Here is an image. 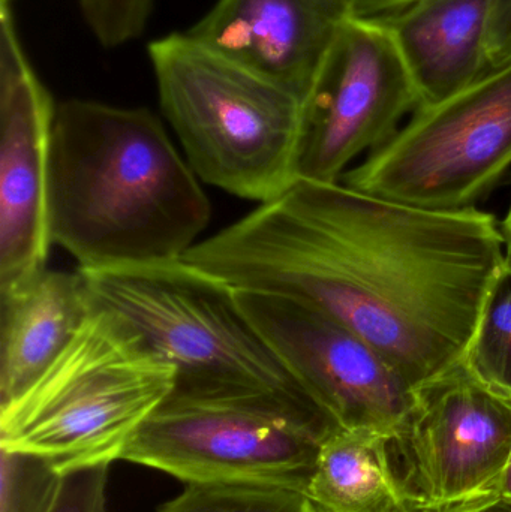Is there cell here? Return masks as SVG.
Here are the masks:
<instances>
[{
    "mask_svg": "<svg viewBox=\"0 0 511 512\" xmlns=\"http://www.w3.org/2000/svg\"><path fill=\"white\" fill-rule=\"evenodd\" d=\"M183 259L234 289L318 307L416 390L464 360L506 249L492 213L420 209L299 179Z\"/></svg>",
    "mask_w": 511,
    "mask_h": 512,
    "instance_id": "obj_1",
    "label": "cell"
},
{
    "mask_svg": "<svg viewBox=\"0 0 511 512\" xmlns=\"http://www.w3.org/2000/svg\"><path fill=\"white\" fill-rule=\"evenodd\" d=\"M50 231L78 270L177 261L210 221L200 179L147 108L56 105Z\"/></svg>",
    "mask_w": 511,
    "mask_h": 512,
    "instance_id": "obj_2",
    "label": "cell"
},
{
    "mask_svg": "<svg viewBox=\"0 0 511 512\" xmlns=\"http://www.w3.org/2000/svg\"><path fill=\"white\" fill-rule=\"evenodd\" d=\"M80 271L93 301L123 316L174 367L171 394L276 403L324 439L342 429L288 370L221 277L183 258Z\"/></svg>",
    "mask_w": 511,
    "mask_h": 512,
    "instance_id": "obj_3",
    "label": "cell"
},
{
    "mask_svg": "<svg viewBox=\"0 0 511 512\" xmlns=\"http://www.w3.org/2000/svg\"><path fill=\"white\" fill-rule=\"evenodd\" d=\"M174 385V367L95 303L39 381L0 409V447L44 457L62 474L111 465Z\"/></svg>",
    "mask_w": 511,
    "mask_h": 512,
    "instance_id": "obj_4",
    "label": "cell"
},
{
    "mask_svg": "<svg viewBox=\"0 0 511 512\" xmlns=\"http://www.w3.org/2000/svg\"><path fill=\"white\" fill-rule=\"evenodd\" d=\"M159 104L198 179L270 203L299 180L303 102L188 33L149 44Z\"/></svg>",
    "mask_w": 511,
    "mask_h": 512,
    "instance_id": "obj_5",
    "label": "cell"
},
{
    "mask_svg": "<svg viewBox=\"0 0 511 512\" xmlns=\"http://www.w3.org/2000/svg\"><path fill=\"white\" fill-rule=\"evenodd\" d=\"M511 170V62L422 105L344 185L420 209H479Z\"/></svg>",
    "mask_w": 511,
    "mask_h": 512,
    "instance_id": "obj_6",
    "label": "cell"
},
{
    "mask_svg": "<svg viewBox=\"0 0 511 512\" xmlns=\"http://www.w3.org/2000/svg\"><path fill=\"white\" fill-rule=\"evenodd\" d=\"M323 439L276 403L170 394L135 433L122 460L185 484L272 487L306 495Z\"/></svg>",
    "mask_w": 511,
    "mask_h": 512,
    "instance_id": "obj_7",
    "label": "cell"
},
{
    "mask_svg": "<svg viewBox=\"0 0 511 512\" xmlns=\"http://www.w3.org/2000/svg\"><path fill=\"white\" fill-rule=\"evenodd\" d=\"M389 448L419 512L497 498L511 457V397L461 361L414 390L413 411Z\"/></svg>",
    "mask_w": 511,
    "mask_h": 512,
    "instance_id": "obj_8",
    "label": "cell"
},
{
    "mask_svg": "<svg viewBox=\"0 0 511 512\" xmlns=\"http://www.w3.org/2000/svg\"><path fill=\"white\" fill-rule=\"evenodd\" d=\"M420 107L392 35L375 17L351 15L303 101L299 179L339 183L383 147Z\"/></svg>",
    "mask_w": 511,
    "mask_h": 512,
    "instance_id": "obj_9",
    "label": "cell"
},
{
    "mask_svg": "<svg viewBox=\"0 0 511 512\" xmlns=\"http://www.w3.org/2000/svg\"><path fill=\"white\" fill-rule=\"evenodd\" d=\"M249 321L321 408L345 430L393 438L410 417L414 388L359 334L290 295L240 291Z\"/></svg>",
    "mask_w": 511,
    "mask_h": 512,
    "instance_id": "obj_10",
    "label": "cell"
},
{
    "mask_svg": "<svg viewBox=\"0 0 511 512\" xmlns=\"http://www.w3.org/2000/svg\"><path fill=\"white\" fill-rule=\"evenodd\" d=\"M56 105L0 8V295L47 270L50 153Z\"/></svg>",
    "mask_w": 511,
    "mask_h": 512,
    "instance_id": "obj_11",
    "label": "cell"
},
{
    "mask_svg": "<svg viewBox=\"0 0 511 512\" xmlns=\"http://www.w3.org/2000/svg\"><path fill=\"white\" fill-rule=\"evenodd\" d=\"M351 15L344 0H218L186 33L303 102Z\"/></svg>",
    "mask_w": 511,
    "mask_h": 512,
    "instance_id": "obj_12",
    "label": "cell"
},
{
    "mask_svg": "<svg viewBox=\"0 0 511 512\" xmlns=\"http://www.w3.org/2000/svg\"><path fill=\"white\" fill-rule=\"evenodd\" d=\"M422 105L438 104L494 71L489 62L491 0H419L380 15Z\"/></svg>",
    "mask_w": 511,
    "mask_h": 512,
    "instance_id": "obj_13",
    "label": "cell"
},
{
    "mask_svg": "<svg viewBox=\"0 0 511 512\" xmlns=\"http://www.w3.org/2000/svg\"><path fill=\"white\" fill-rule=\"evenodd\" d=\"M80 270H44L0 295V409L24 396L71 342L93 309Z\"/></svg>",
    "mask_w": 511,
    "mask_h": 512,
    "instance_id": "obj_14",
    "label": "cell"
},
{
    "mask_svg": "<svg viewBox=\"0 0 511 512\" xmlns=\"http://www.w3.org/2000/svg\"><path fill=\"white\" fill-rule=\"evenodd\" d=\"M389 436L339 429L321 441L306 496L317 512H419L405 495Z\"/></svg>",
    "mask_w": 511,
    "mask_h": 512,
    "instance_id": "obj_15",
    "label": "cell"
},
{
    "mask_svg": "<svg viewBox=\"0 0 511 512\" xmlns=\"http://www.w3.org/2000/svg\"><path fill=\"white\" fill-rule=\"evenodd\" d=\"M462 361L480 381L511 397V267L507 264L483 300Z\"/></svg>",
    "mask_w": 511,
    "mask_h": 512,
    "instance_id": "obj_16",
    "label": "cell"
},
{
    "mask_svg": "<svg viewBox=\"0 0 511 512\" xmlns=\"http://www.w3.org/2000/svg\"><path fill=\"white\" fill-rule=\"evenodd\" d=\"M156 512H317L305 493L272 487L186 484Z\"/></svg>",
    "mask_w": 511,
    "mask_h": 512,
    "instance_id": "obj_17",
    "label": "cell"
},
{
    "mask_svg": "<svg viewBox=\"0 0 511 512\" xmlns=\"http://www.w3.org/2000/svg\"><path fill=\"white\" fill-rule=\"evenodd\" d=\"M62 480L44 457L0 447V512H51Z\"/></svg>",
    "mask_w": 511,
    "mask_h": 512,
    "instance_id": "obj_18",
    "label": "cell"
},
{
    "mask_svg": "<svg viewBox=\"0 0 511 512\" xmlns=\"http://www.w3.org/2000/svg\"><path fill=\"white\" fill-rule=\"evenodd\" d=\"M84 20L105 48L129 44L143 35L153 0H78Z\"/></svg>",
    "mask_w": 511,
    "mask_h": 512,
    "instance_id": "obj_19",
    "label": "cell"
},
{
    "mask_svg": "<svg viewBox=\"0 0 511 512\" xmlns=\"http://www.w3.org/2000/svg\"><path fill=\"white\" fill-rule=\"evenodd\" d=\"M110 465L90 466L63 474L51 512H107Z\"/></svg>",
    "mask_w": 511,
    "mask_h": 512,
    "instance_id": "obj_20",
    "label": "cell"
},
{
    "mask_svg": "<svg viewBox=\"0 0 511 512\" xmlns=\"http://www.w3.org/2000/svg\"><path fill=\"white\" fill-rule=\"evenodd\" d=\"M488 54L492 69L511 62V0H491Z\"/></svg>",
    "mask_w": 511,
    "mask_h": 512,
    "instance_id": "obj_21",
    "label": "cell"
},
{
    "mask_svg": "<svg viewBox=\"0 0 511 512\" xmlns=\"http://www.w3.org/2000/svg\"><path fill=\"white\" fill-rule=\"evenodd\" d=\"M356 17H380L401 11L419 0H344Z\"/></svg>",
    "mask_w": 511,
    "mask_h": 512,
    "instance_id": "obj_22",
    "label": "cell"
},
{
    "mask_svg": "<svg viewBox=\"0 0 511 512\" xmlns=\"http://www.w3.org/2000/svg\"><path fill=\"white\" fill-rule=\"evenodd\" d=\"M425 512H511V505L501 501L500 498H488L470 502V504L458 505V507L447 508V510Z\"/></svg>",
    "mask_w": 511,
    "mask_h": 512,
    "instance_id": "obj_23",
    "label": "cell"
},
{
    "mask_svg": "<svg viewBox=\"0 0 511 512\" xmlns=\"http://www.w3.org/2000/svg\"><path fill=\"white\" fill-rule=\"evenodd\" d=\"M497 498L511 505V457L509 465H507L506 471L501 477L500 484H498Z\"/></svg>",
    "mask_w": 511,
    "mask_h": 512,
    "instance_id": "obj_24",
    "label": "cell"
},
{
    "mask_svg": "<svg viewBox=\"0 0 511 512\" xmlns=\"http://www.w3.org/2000/svg\"><path fill=\"white\" fill-rule=\"evenodd\" d=\"M501 233H503L504 249H506V264L511 267V204L501 222Z\"/></svg>",
    "mask_w": 511,
    "mask_h": 512,
    "instance_id": "obj_25",
    "label": "cell"
},
{
    "mask_svg": "<svg viewBox=\"0 0 511 512\" xmlns=\"http://www.w3.org/2000/svg\"><path fill=\"white\" fill-rule=\"evenodd\" d=\"M12 0H0V8H11Z\"/></svg>",
    "mask_w": 511,
    "mask_h": 512,
    "instance_id": "obj_26",
    "label": "cell"
}]
</instances>
